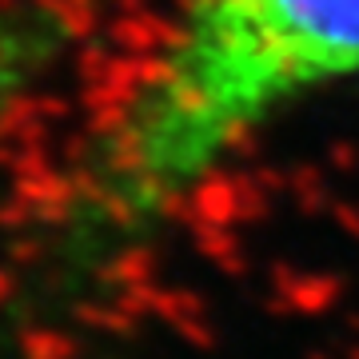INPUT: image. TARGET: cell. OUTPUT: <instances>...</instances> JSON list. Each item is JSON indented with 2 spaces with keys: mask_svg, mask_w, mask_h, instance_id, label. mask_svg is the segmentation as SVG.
Returning a JSON list of instances; mask_svg holds the SVG:
<instances>
[{
  "mask_svg": "<svg viewBox=\"0 0 359 359\" xmlns=\"http://www.w3.org/2000/svg\"><path fill=\"white\" fill-rule=\"evenodd\" d=\"M359 88V0H180L65 196V231L116 252L176 216L271 124Z\"/></svg>",
  "mask_w": 359,
  "mask_h": 359,
  "instance_id": "1",
  "label": "cell"
},
{
  "mask_svg": "<svg viewBox=\"0 0 359 359\" xmlns=\"http://www.w3.org/2000/svg\"><path fill=\"white\" fill-rule=\"evenodd\" d=\"M60 48H65L60 16L0 8V132L16 120L32 88L44 84Z\"/></svg>",
  "mask_w": 359,
  "mask_h": 359,
  "instance_id": "2",
  "label": "cell"
}]
</instances>
